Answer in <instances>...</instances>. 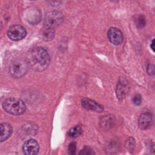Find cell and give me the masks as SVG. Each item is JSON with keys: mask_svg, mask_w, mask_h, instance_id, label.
Instances as JSON below:
<instances>
[{"mask_svg": "<svg viewBox=\"0 0 155 155\" xmlns=\"http://www.w3.org/2000/svg\"><path fill=\"white\" fill-rule=\"evenodd\" d=\"M27 63L31 68L38 71H44L49 65L50 57L47 51L41 47H37L31 49L27 54Z\"/></svg>", "mask_w": 155, "mask_h": 155, "instance_id": "6da1fadb", "label": "cell"}, {"mask_svg": "<svg viewBox=\"0 0 155 155\" xmlns=\"http://www.w3.org/2000/svg\"><path fill=\"white\" fill-rule=\"evenodd\" d=\"M2 107L5 111L13 115H21L26 110L24 102L22 100L15 97L7 99L4 102Z\"/></svg>", "mask_w": 155, "mask_h": 155, "instance_id": "7a4b0ae2", "label": "cell"}, {"mask_svg": "<svg viewBox=\"0 0 155 155\" xmlns=\"http://www.w3.org/2000/svg\"><path fill=\"white\" fill-rule=\"evenodd\" d=\"M28 70L27 62L24 61H15L13 62L9 67V71L12 76L19 78L26 74Z\"/></svg>", "mask_w": 155, "mask_h": 155, "instance_id": "3957f363", "label": "cell"}, {"mask_svg": "<svg viewBox=\"0 0 155 155\" xmlns=\"http://www.w3.org/2000/svg\"><path fill=\"white\" fill-rule=\"evenodd\" d=\"M63 15L58 11H51L46 13L44 18V25L54 28L62 24Z\"/></svg>", "mask_w": 155, "mask_h": 155, "instance_id": "277c9868", "label": "cell"}, {"mask_svg": "<svg viewBox=\"0 0 155 155\" xmlns=\"http://www.w3.org/2000/svg\"><path fill=\"white\" fill-rule=\"evenodd\" d=\"M7 36L13 41H19L27 35L26 30L20 25H13L7 30Z\"/></svg>", "mask_w": 155, "mask_h": 155, "instance_id": "5b68a950", "label": "cell"}, {"mask_svg": "<svg viewBox=\"0 0 155 155\" xmlns=\"http://www.w3.org/2000/svg\"><path fill=\"white\" fill-rule=\"evenodd\" d=\"M109 41L115 45H119L122 43L124 35L120 30L116 27H111L107 32Z\"/></svg>", "mask_w": 155, "mask_h": 155, "instance_id": "8992f818", "label": "cell"}, {"mask_svg": "<svg viewBox=\"0 0 155 155\" xmlns=\"http://www.w3.org/2000/svg\"><path fill=\"white\" fill-rule=\"evenodd\" d=\"M39 150L38 143L35 139L25 141L22 146V151L25 155H36Z\"/></svg>", "mask_w": 155, "mask_h": 155, "instance_id": "52a82bcc", "label": "cell"}, {"mask_svg": "<svg viewBox=\"0 0 155 155\" xmlns=\"http://www.w3.org/2000/svg\"><path fill=\"white\" fill-rule=\"evenodd\" d=\"M41 13L36 8H30L25 12V18L28 23L32 25L38 24L41 20Z\"/></svg>", "mask_w": 155, "mask_h": 155, "instance_id": "ba28073f", "label": "cell"}, {"mask_svg": "<svg viewBox=\"0 0 155 155\" xmlns=\"http://www.w3.org/2000/svg\"><path fill=\"white\" fill-rule=\"evenodd\" d=\"M129 90V85L127 81L123 78H120L116 85V93L119 100H122L126 96Z\"/></svg>", "mask_w": 155, "mask_h": 155, "instance_id": "9c48e42d", "label": "cell"}, {"mask_svg": "<svg viewBox=\"0 0 155 155\" xmlns=\"http://www.w3.org/2000/svg\"><path fill=\"white\" fill-rule=\"evenodd\" d=\"M153 124V116L150 112H144L142 113L138 120V125L142 130H147L150 128Z\"/></svg>", "mask_w": 155, "mask_h": 155, "instance_id": "30bf717a", "label": "cell"}, {"mask_svg": "<svg viewBox=\"0 0 155 155\" xmlns=\"http://www.w3.org/2000/svg\"><path fill=\"white\" fill-rule=\"evenodd\" d=\"M81 104L84 108L89 111L101 113L104 110V107L102 105L88 98L82 99L81 101Z\"/></svg>", "mask_w": 155, "mask_h": 155, "instance_id": "8fae6325", "label": "cell"}, {"mask_svg": "<svg viewBox=\"0 0 155 155\" xmlns=\"http://www.w3.org/2000/svg\"><path fill=\"white\" fill-rule=\"evenodd\" d=\"M13 131L12 125L7 122L0 124V142L10 137Z\"/></svg>", "mask_w": 155, "mask_h": 155, "instance_id": "7c38bea8", "label": "cell"}, {"mask_svg": "<svg viewBox=\"0 0 155 155\" xmlns=\"http://www.w3.org/2000/svg\"><path fill=\"white\" fill-rule=\"evenodd\" d=\"M115 120L116 119L113 115L108 114L104 116L100 119L99 123L101 127L105 130H108L114 125Z\"/></svg>", "mask_w": 155, "mask_h": 155, "instance_id": "4fadbf2b", "label": "cell"}, {"mask_svg": "<svg viewBox=\"0 0 155 155\" xmlns=\"http://www.w3.org/2000/svg\"><path fill=\"white\" fill-rule=\"evenodd\" d=\"M55 30L54 28L44 26L41 30V36L42 39L45 41H51L54 36Z\"/></svg>", "mask_w": 155, "mask_h": 155, "instance_id": "5bb4252c", "label": "cell"}, {"mask_svg": "<svg viewBox=\"0 0 155 155\" xmlns=\"http://www.w3.org/2000/svg\"><path fill=\"white\" fill-rule=\"evenodd\" d=\"M135 24L138 28H142L145 25L146 19L143 15H139L134 17Z\"/></svg>", "mask_w": 155, "mask_h": 155, "instance_id": "9a60e30c", "label": "cell"}, {"mask_svg": "<svg viewBox=\"0 0 155 155\" xmlns=\"http://www.w3.org/2000/svg\"><path fill=\"white\" fill-rule=\"evenodd\" d=\"M82 133V128L81 126L77 125L71 128L68 132V134L72 137H76Z\"/></svg>", "mask_w": 155, "mask_h": 155, "instance_id": "2e32d148", "label": "cell"}, {"mask_svg": "<svg viewBox=\"0 0 155 155\" xmlns=\"http://www.w3.org/2000/svg\"><path fill=\"white\" fill-rule=\"evenodd\" d=\"M78 155H95L93 150L89 146H85L79 153Z\"/></svg>", "mask_w": 155, "mask_h": 155, "instance_id": "e0dca14e", "label": "cell"}, {"mask_svg": "<svg viewBox=\"0 0 155 155\" xmlns=\"http://www.w3.org/2000/svg\"><path fill=\"white\" fill-rule=\"evenodd\" d=\"M125 147L129 150H133L135 147V140L133 137H130L125 141Z\"/></svg>", "mask_w": 155, "mask_h": 155, "instance_id": "ac0fdd59", "label": "cell"}, {"mask_svg": "<svg viewBox=\"0 0 155 155\" xmlns=\"http://www.w3.org/2000/svg\"><path fill=\"white\" fill-rule=\"evenodd\" d=\"M68 154L69 155H76V142H72L68 145Z\"/></svg>", "mask_w": 155, "mask_h": 155, "instance_id": "d6986e66", "label": "cell"}, {"mask_svg": "<svg viewBox=\"0 0 155 155\" xmlns=\"http://www.w3.org/2000/svg\"><path fill=\"white\" fill-rule=\"evenodd\" d=\"M147 71L150 76L154 75V73H155L154 65L153 64H148L147 67Z\"/></svg>", "mask_w": 155, "mask_h": 155, "instance_id": "ffe728a7", "label": "cell"}, {"mask_svg": "<svg viewBox=\"0 0 155 155\" xmlns=\"http://www.w3.org/2000/svg\"><path fill=\"white\" fill-rule=\"evenodd\" d=\"M133 103L136 105H139L141 104L142 102V97L139 94H136L133 98Z\"/></svg>", "mask_w": 155, "mask_h": 155, "instance_id": "44dd1931", "label": "cell"}, {"mask_svg": "<svg viewBox=\"0 0 155 155\" xmlns=\"http://www.w3.org/2000/svg\"><path fill=\"white\" fill-rule=\"evenodd\" d=\"M47 2L50 5L53 7H56L62 3V0H47Z\"/></svg>", "mask_w": 155, "mask_h": 155, "instance_id": "7402d4cb", "label": "cell"}, {"mask_svg": "<svg viewBox=\"0 0 155 155\" xmlns=\"http://www.w3.org/2000/svg\"><path fill=\"white\" fill-rule=\"evenodd\" d=\"M154 39H153V41H152V42H151V48H152L153 51H154Z\"/></svg>", "mask_w": 155, "mask_h": 155, "instance_id": "603a6c76", "label": "cell"}, {"mask_svg": "<svg viewBox=\"0 0 155 155\" xmlns=\"http://www.w3.org/2000/svg\"><path fill=\"white\" fill-rule=\"evenodd\" d=\"M30 1H36V0H30Z\"/></svg>", "mask_w": 155, "mask_h": 155, "instance_id": "cb8c5ba5", "label": "cell"}]
</instances>
